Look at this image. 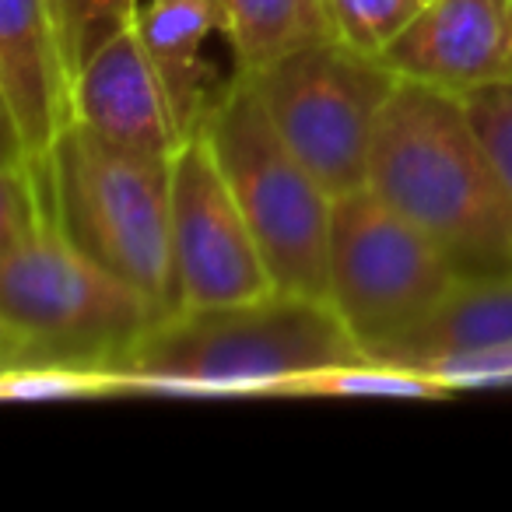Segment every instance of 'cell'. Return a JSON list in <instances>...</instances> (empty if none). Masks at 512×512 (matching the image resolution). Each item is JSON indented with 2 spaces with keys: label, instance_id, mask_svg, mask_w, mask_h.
I'll return each mask as SVG.
<instances>
[{
  "label": "cell",
  "instance_id": "4fadbf2b",
  "mask_svg": "<svg viewBox=\"0 0 512 512\" xmlns=\"http://www.w3.org/2000/svg\"><path fill=\"white\" fill-rule=\"evenodd\" d=\"M495 344H512V274L460 278L425 320L372 348L369 358L418 369L432 358L495 348Z\"/></svg>",
  "mask_w": 512,
  "mask_h": 512
},
{
  "label": "cell",
  "instance_id": "ac0fdd59",
  "mask_svg": "<svg viewBox=\"0 0 512 512\" xmlns=\"http://www.w3.org/2000/svg\"><path fill=\"white\" fill-rule=\"evenodd\" d=\"M425 0H330L337 39L372 57H383L390 43L411 25Z\"/></svg>",
  "mask_w": 512,
  "mask_h": 512
},
{
  "label": "cell",
  "instance_id": "3957f363",
  "mask_svg": "<svg viewBox=\"0 0 512 512\" xmlns=\"http://www.w3.org/2000/svg\"><path fill=\"white\" fill-rule=\"evenodd\" d=\"M365 186L421 228L460 278L512 274V200L460 95L400 78Z\"/></svg>",
  "mask_w": 512,
  "mask_h": 512
},
{
  "label": "cell",
  "instance_id": "52a82bcc",
  "mask_svg": "<svg viewBox=\"0 0 512 512\" xmlns=\"http://www.w3.org/2000/svg\"><path fill=\"white\" fill-rule=\"evenodd\" d=\"M456 281L439 246L376 190L334 197L327 302L365 355L425 320Z\"/></svg>",
  "mask_w": 512,
  "mask_h": 512
},
{
  "label": "cell",
  "instance_id": "ba28073f",
  "mask_svg": "<svg viewBox=\"0 0 512 512\" xmlns=\"http://www.w3.org/2000/svg\"><path fill=\"white\" fill-rule=\"evenodd\" d=\"M172 260L179 309L274 292L264 256L204 137H190L172 155Z\"/></svg>",
  "mask_w": 512,
  "mask_h": 512
},
{
  "label": "cell",
  "instance_id": "7c38bea8",
  "mask_svg": "<svg viewBox=\"0 0 512 512\" xmlns=\"http://www.w3.org/2000/svg\"><path fill=\"white\" fill-rule=\"evenodd\" d=\"M74 116L116 144L176 155L186 144L137 29L102 43L74 74Z\"/></svg>",
  "mask_w": 512,
  "mask_h": 512
},
{
  "label": "cell",
  "instance_id": "e0dca14e",
  "mask_svg": "<svg viewBox=\"0 0 512 512\" xmlns=\"http://www.w3.org/2000/svg\"><path fill=\"white\" fill-rule=\"evenodd\" d=\"M120 393V379L113 372L78 369V365H15L0 369V397L11 404L25 400H81Z\"/></svg>",
  "mask_w": 512,
  "mask_h": 512
},
{
  "label": "cell",
  "instance_id": "6da1fadb",
  "mask_svg": "<svg viewBox=\"0 0 512 512\" xmlns=\"http://www.w3.org/2000/svg\"><path fill=\"white\" fill-rule=\"evenodd\" d=\"M162 316L148 295L67 242L53 218L46 158L4 151L0 369L53 362L116 376Z\"/></svg>",
  "mask_w": 512,
  "mask_h": 512
},
{
  "label": "cell",
  "instance_id": "ffe728a7",
  "mask_svg": "<svg viewBox=\"0 0 512 512\" xmlns=\"http://www.w3.org/2000/svg\"><path fill=\"white\" fill-rule=\"evenodd\" d=\"M418 372L435 379L446 393L484 390V386H512V344L442 355L418 365Z\"/></svg>",
  "mask_w": 512,
  "mask_h": 512
},
{
  "label": "cell",
  "instance_id": "2e32d148",
  "mask_svg": "<svg viewBox=\"0 0 512 512\" xmlns=\"http://www.w3.org/2000/svg\"><path fill=\"white\" fill-rule=\"evenodd\" d=\"M46 4L74 74L102 43L130 29L137 11V0H46Z\"/></svg>",
  "mask_w": 512,
  "mask_h": 512
},
{
  "label": "cell",
  "instance_id": "d6986e66",
  "mask_svg": "<svg viewBox=\"0 0 512 512\" xmlns=\"http://www.w3.org/2000/svg\"><path fill=\"white\" fill-rule=\"evenodd\" d=\"M463 106L512 200V78L463 95Z\"/></svg>",
  "mask_w": 512,
  "mask_h": 512
},
{
  "label": "cell",
  "instance_id": "8fae6325",
  "mask_svg": "<svg viewBox=\"0 0 512 512\" xmlns=\"http://www.w3.org/2000/svg\"><path fill=\"white\" fill-rule=\"evenodd\" d=\"M134 29L155 64L183 137H200L242 74H225L214 46L232 43L218 0H137Z\"/></svg>",
  "mask_w": 512,
  "mask_h": 512
},
{
  "label": "cell",
  "instance_id": "277c9868",
  "mask_svg": "<svg viewBox=\"0 0 512 512\" xmlns=\"http://www.w3.org/2000/svg\"><path fill=\"white\" fill-rule=\"evenodd\" d=\"M53 218L78 253L148 295L165 316L179 309L172 260V155L116 144L74 120L46 155Z\"/></svg>",
  "mask_w": 512,
  "mask_h": 512
},
{
  "label": "cell",
  "instance_id": "8992f818",
  "mask_svg": "<svg viewBox=\"0 0 512 512\" xmlns=\"http://www.w3.org/2000/svg\"><path fill=\"white\" fill-rule=\"evenodd\" d=\"M278 134L334 197L362 190L379 116L400 78L344 39L306 46L249 74Z\"/></svg>",
  "mask_w": 512,
  "mask_h": 512
},
{
  "label": "cell",
  "instance_id": "5bb4252c",
  "mask_svg": "<svg viewBox=\"0 0 512 512\" xmlns=\"http://www.w3.org/2000/svg\"><path fill=\"white\" fill-rule=\"evenodd\" d=\"M242 74H256L306 46L337 39L330 0H218Z\"/></svg>",
  "mask_w": 512,
  "mask_h": 512
},
{
  "label": "cell",
  "instance_id": "9a60e30c",
  "mask_svg": "<svg viewBox=\"0 0 512 512\" xmlns=\"http://www.w3.org/2000/svg\"><path fill=\"white\" fill-rule=\"evenodd\" d=\"M295 397H407V400H439L446 397L435 379L421 376L418 369H407L397 362L379 358H358L348 365H334L316 376L302 379Z\"/></svg>",
  "mask_w": 512,
  "mask_h": 512
},
{
  "label": "cell",
  "instance_id": "9c48e42d",
  "mask_svg": "<svg viewBox=\"0 0 512 512\" xmlns=\"http://www.w3.org/2000/svg\"><path fill=\"white\" fill-rule=\"evenodd\" d=\"M4 151L46 158L74 116V71L46 0H0Z\"/></svg>",
  "mask_w": 512,
  "mask_h": 512
},
{
  "label": "cell",
  "instance_id": "7a4b0ae2",
  "mask_svg": "<svg viewBox=\"0 0 512 512\" xmlns=\"http://www.w3.org/2000/svg\"><path fill=\"white\" fill-rule=\"evenodd\" d=\"M365 358L327 299L295 292L169 313L120 365V393L295 397L302 379Z\"/></svg>",
  "mask_w": 512,
  "mask_h": 512
},
{
  "label": "cell",
  "instance_id": "5b68a950",
  "mask_svg": "<svg viewBox=\"0 0 512 512\" xmlns=\"http://www.w3.org/2000/svg\"><path fill=\"white\" fill-rule=\"evenodd\" d=\"M200 137L253 232L274 288L327 299L334 193L285 144L249 74L228 88Z\"/></svg>",
  "mask_w": 512,
  "mask_h": 512
},
{
  "label": "cell",
  "instance_id": "30bf717a",
  "mask_svg": "<svg viewBox=\"0 0 512 512\" xmlns=\"http://www.w3.org/2000/svg\"><path fill=\"white\" fill-rule=\"evenodd\" d=\"M397 78L470 95L512 78V0H425L383 53Z\"/></svg>",
  "mask_w": 512,
  "mask_h": 512
}]
</instances>
